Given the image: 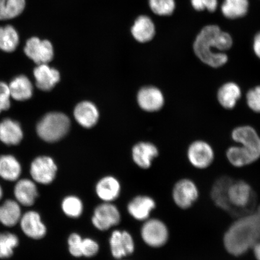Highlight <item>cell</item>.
<instances>
[{
  "label": "cell",
  "mask_w": 260,
  "mask_h": 260,
  "mask_svg": "<svg viewBox=\"0 0 260 260\" xmlns=\"http://www.w3.org/2000/svg\"><path fill=\"white\" fill-rule=\"evenodd\" d=\"M252 188L248 182L233 180L227 190L228 202L231 209H245L248 207L253 196Z\"/></svg>",
  "instance_id": "ba28073f"
},
{
  "label": "cell",
  "mask_w": 260,
  "mask_h": 260,
  "mask_svg": "<svg viewBox=\"0 0 260 260\" xmlns=\"http://www.w3.org/2000/svg\"><path fill=\"white\" fill-rule=\"evenodd\" d=\"M21 167L11 155L0 156V177L8 181L18 180L21 174Z\"/></svg>",
  "instance_id": "484cf974"
},
{
  "label": "cell",
  "mask_w": 260,
  "mask_h": 260,
  "mask_svg": "<svg viewBox=\"0 0 260 260\" xmlns=\"http://www.w3.org/2000/svg\"><path fill=\"white\" fill-rule=\"evenodd\" d=\"M110 246L114 258L121 259L135 251V242L126 231H114L110 239Z\"/></svg>",
  "instance_id": "7c38bea8"
},
{
  "label": "cell",
  "mask_w": 260,
  "mask_h": 260,
  "mask_svg": "<svg viewBox=\"0 0 260 260\" xmlns=\"http://www.w3.org/2000/svg\"><path fill=\"white\" fill-rule=\"evenodd\" d=\"M133 37L139 42L144 43L153 39L155 34L154 22L147 16H140L132 28Z\"/></svg>",
  "instance_id": "603a6c76"
},
{
  "label": "cell",
  "mask_w": 260,
  "mask_h": 260,
  "mask_svg": "<svg viewBox=\"0 0 260 260\" xmlns=\"http://www.w3.org/2000/svg\"><path fill=\"white\" fill-rule=\"evenodd\" d=\"M155 207L156 203L153 198L148 196H138L130 201L127 210L133 218L145 221L149 219Z\"/></svg>",
  "instance_id": "9a60e30c"
},
{
  "label": "cell",
  "mask_w": 260,
  "mask_h": 260,
  "mask_svg": "<svg viewBox=\"0 0 260 260\" xmlns=\"http://www.w3.org/2000/svg\"><path fill=\"white\" fill-rule=\"evenodd\" d=\"M99 251V245L92 239H83L82 245H81V252L82 256L90 258L95 256Z\"/></svg>",
  "instance_id": "8d00e7d4"
},
{
  "label": "cell",
  "mask_w": 260,
  "mask_h": 260,
  "mask_svg": "<svg viewBox=\"0 0 260 260\" xmlns=\"http://www.w3.org/2000/svg\"><path fill=\"white\" fill-rule=\"evenodd\" d=\"M0 97L5 99H10L11 97L9 86L2 81H0Z\"/></svg>",
  "instance_id": "f35d334b"
},
{
  "label": "cell",
  "mask_w": 260,
  "mask_h": 260,
  "mask_svg": "<svg viewBox=\"0 0 260 260\" xmlns=\"http://www.w3.org/2000/svg\"><path fill=\"white\" fill-rule=\"evenodd\" d=\"M232 138L248 151L255 161L260 159V136L254 128L250 125L237 126L233 130Z\"/></svg>",
  "instance_id": "52a82bcc"
},
{
  "label": "cell",
  "mask_w": 260,
  "mask_h": 260,
  "mask_svg": "<svg viewBox=\"0 0 260 260\" xmlns=\"http://www.w3.org/2000/svg\"><path fill=\"white\" fill-rule=\"evenodd\" d=\"M233 44L229 34L217 25H209L197 35L193 47L195 55L203 63L211 68H219L229 61L225 51L230 50Z\"/></svg>",
  "instance_id": "6da1fadb"
},
{
  "label": "cell",
  "mask_w": 260,
  "mask_h": 260,
  "mask_svg": "<svg viewBox=\"0 0 260 260\" xmlns=\"http://www.w3.org/2000/svg\"><path fill=\"white\" fill-rule=\"evenodd\" d=\"M61 209L67 216L78 218L83 213V204L79 197L71 195L64 198L61 203Z\"/></svg>",
  "instance_id": "d6a6232c"
},
{
  "label": "cell",
  "mask_w": 260,
  "mask_h": 260,
  "mask_svg": "<svg viewBox=\"0 0 260 260\" xmlns=\"http://www.w3.org/2000/svg\"><path fill=\"white\" fill-rule=\"evenodd\" d=\"M138 100L141 108L148 112L158 111L165 103L164 94L153 86L146 87L140 90Z\"/></svg>",
  "instance_id": "5bb4252c"
},
{
  "label": "cell",
  "mask_w": 260,
  "mask_h": 260,
  "mask_svg": "<svg viewBox=\"0 0 260 260\" xmlns=\"http://www.w3.org/2000/svg\"><path fill=\"white\" fill-rule=\"evenodd\" d=\"M25 0H0V20L16 18L23 12Z\"/></svg>",
  "instance_id": "f546056e"
},
{
  "label": "cell",
  "mask_w": 260,
  "mask_h": 260,
  "mask_svg": "<svg viewBox=\"0 0 260 260\" xmlns=\"http://www.w3.org/2000/svg\"><path fill=\"white\" fill-rule=\"evenodd\" d=\"M82 237L79 234L73 233L68 238V245H69V251L74 257L79 258L82 256L81 252V245H82Z\"/></svg>",
  "instance_id": "d590c367"
},
{
  "label": "cell",
  "mask_w": 260,
  "mask_h": 260,
  "mask_svg": "<svg viewBox=\"0 0 260 260\" xmlns=\"http://www.w3.org/2000/svg\"><path fill=\"white\" fill-rule=\"evenodd\" d=\"M226 157L229 164L236 168L248 167L256 162L251 155L238 144L227 149Z\"/></svg>",
  "instance_id": "83f0119b"
},
{
  "label": "cell",
  "mask_w": 260,
  "mask_h": 260,
  "mask_svg": "<svg viewBox=\"0 0 260 260\" xmlns=\"http://www.w3.org/2000/svg\"><path fill=\"white\" fill-rule=\"evenodd\" d=\"M171 194L175 206L180 210H187L198 202L200 191L192 179L182 178L175 182Z\"/></svg>",
  "instance_id": "277c9868"
},
{
  "label": "cell",
  "mask_w": 260,
  "mask_h": 260,
  "mask_svg": "<svg viewBox=\"0 0 260 260\" xmlns=\"http://www.w3.org/2000/svg\"><path fill=\"white\" fill-rule=\"evenodd\" d=\"M141 236L149 246L159 248L167 245L170 237L169 228L164 221L158 219L145 220L141 229Z\"/></svg>",
  "instance_id": "5b68a950"
},
{
  "label": "cell",
  "mask_w": 260,
  "mask_h": 260,
  "mask_svg": "<svg viewBox=\"0 0 260 260\" xmlns=\"http://www.w3.org/2000/svg\"><path fill=\"white\" fill-rule=\"evenodd\" d=\"M149 3L152 11L157 15H171L175 11V0H149Z\"/></svg>",
  "instance_id": "836d02e7"
},
{
  "label": "cell",
  "mask_w": 260,
  "mask_h": 260,
  "mask_svg": "<svg viewBox=\"0 0 260 260\" xmlns=\"http://www.w3.org/2000/svg\"><path fill=\"white\" fill-rule=\"evenodd\" d=\"M248 8V0H225L221 7V11L226 18L235 19L245 16Z\"/></svg>",
  "instance_id": "f1b7e54d"
},
{
  "label": "cell",
  "mask_w": 260,
  "mask_h": 260,
  "mask_svg": "<svg viewBox=\"0 0 260 260\" xmlns=\"http://www.w3.org/2000/svg\"><path fill=\"white\" fill-rule=\"evenodd\" d=\"M25 53L37 64H47L53 59V45L47 40L41 41L38 38L28 40L24 48Z\"/></svg>",
  "instance_id": "8fae6325"
},
{
  "label": "cell",
  "mask_w": 260,
  "mask_h": 260,
  "mask_svg": "<svg viewBox=\"0 0 260 260\" xmlns=\"http://www.w3.org/2000/svg\"><path fill=\"white\" fill-rule=\"evenodd\" d=\"M11 96L17 101L30 99L32 94V86L27 77L19 76L15 78L9 84Z\"/></svg>",
  "instance_id": "4316f807"
},
{
  "label": "cell",
  "mask_w": 260,
  "mask_h": 260,
  "mask_svg": "<svg viewBox=\"0 0 260 260\" xmlns=\"http://www.w3.org/2000/svg\"><path fill=\"white\" fill-rule=\"evenodd\" d=\"M18 44V32L12 26L0 27V50L11 53L16 50Z\"/></svg>",
  "instance_id": "4dcf8cb0"
},
{
  "label": "cell",
  "mask_w": 260,
  "mask_h": 260,
  "mask_svg": "<svg viewBox=\"0 0 260 260\" xmlns=\"http://www.w3.org/2000/svg\"><path fill=\"white\" fill-rule=\"evenodd\" d=\"M10 106H11L10 99H3V98L0 97V113L9 109Z\"/></svg>",
  "instance_id": "60d3db41"
},
{
  "label": "cell",
  "mask_w": 260,
  "mask_h": 260,
  "mask_svg": "<svg viewBox=\"0 0 260 260\" xmlns=\"http://www.w3.org/2000/svg\"><path fill=\"white\" fill-rule=\"evenodd\" d=\"M18 245L17 236L9 232L0 233V258L11 257Z\"/></svg>",
  "instance_id": "1f68e13d"
},
{
  "label": "cell",
  "mask_w": 260,
  "mask_h": 260,
  "mask_svg": "<svg viewBox=\"0 0 260 260\" xmlns=\"http://www.w3.org/2000/svg\"><path fill=\"white\" fill-rule=\"evenodd\" d=\"M121 221V214L115 205L105 203L99 205L94 210L92 217L93 225L100 231H106L118 225Z\"/></svg>",
  "instance_id": "30bf717a"
},
{
  "label": "cell",
  "mask_w": 260,
  "mask_h": 260,
  "mask_svg": "<svg viewBox=\"0 0 260 260\" xmlns=\"http://www.w3.org/2000/svg\"><path fill=\"white\" fill-rule=\"evenodd\" d=\"M260 240V214L239 217L227 229L223 237L224 248L230 255L238 257L252 249Z\"/></svg>",
  "instance_id": "7a4b0ae2"
},
{
  "label": "cell",
  "mask_w": 260,
  "mask_h": 260,
  "mask_svg": "<svg viewBox=\"0 0 260 260\" xmlns=\"http://www.w3.org/2000/svg\"><path fill=\"white\" fill-rule=\"evenodd\" d=\"M74 116L81 126L92 127L99 119V113L95 105L88 102L81 103L74 110Z\"/></svg>",
  "instance_id": "cb8c5ba5"
},
{
  "label": "cell",
  "mask_w": 260,
  "mask_h": 260,
  "mask_svg": "<svg viewBox=\"0 0 260 260\" xmlns=\"http://www.w3.org/2000/svg\"><path fill=\"white\" fill-rule=\"evenodd\" d=\"M3 195V191L1 186H0V200H2Z\"/></svg>",
  "instance_id": "7bdbcfd3"
},
{
  "label": "cell",
  "mask_w": 260,
  "mask_h": 260,
  "mask_svg": "<svg viewBox=\"0 0 260 260\" xmlns=\"http://www.w3.org/2000/svg\"><path fill=\"white\" fill-rule=\"evenodd\" d=\"M233 180L229 177H222L217 179L211 187V200L217 207L223 211H230L232 210L228 202L227 190Z\"/></svg>",
  "instance_id": "44dd1931"
},
{
  "label": "cell",
  "mask_w": 260,
  "mask_h": 260,
  "mask_svg": "<svg viewBox=\"0 0 260 260\" xmlns=\"http://www.w3.org/2000/svg\"><path fill=\"white\" fill-rule=\"evenodd\" d=\"M95 191L97 196L105 203H111L119 196L121 184L115 177L107 176L98 182Z\"/></svg>",
  "instance_id": "d6986e66"
},
{
  "label": "cell",
  "mask_w": 260,
  "mask_h": 260,
  "mask_svg": "<svg viewBox=\"0 0 260 260\" xmlns=\"http://www.w3.org/2000/svg\"><path fill=\"white\" fill-rule=\"evenodd\" d=\"M241 97V88L238 84L233 81L223 84L217 93V99L220 105L226 110L235 108Z\"/></svg>",
  "instance_id": "e0dca14e"
},
{
  "label": "cell",
  "mask_w": 260,
  "mask_h": 260,
  "mask_svg": "<svg viewBox=\"0 0 260 260\" xmlns=\"http://www.w3.org/2000/svg\"><path fill=\"white\" fill-rule=\"evenodd\" d=\"M158 155L157 148L151 143H140L133 149V160L140 168L145 170L151 167L152 161Z\"/></svg>",
  "instance_id": "ffe728a7"
},
{
  "label": "cell",
  "mask_w": 260,
  "mask_h": 260,
  "mask_svg": "<svg viewBox=\"0 0 260 260\" xmlns=\"http://www.w3.org/2000/svg\"><path fill=\"white\" fill-rule=\"evenodd\" d=\"M21 216L20 204L17 201L8 200L0 206V222L3 225L13 227L17 225Z\"/></svg>",
  "instance_id": "d4e9b609"
},
{
  "label": "cell",
  "mask_w": 260,
  "mask_h": 260,
  "mask_svg": "<svg viewBox=\"0 0 260 260\" xmlns=\"http://www.w3.org/2000/svg\"><path fill=\"white\" fill-rule=\"evenodd\" d=\"M246 104L253 112L260 113V85L253 87L246 93Z\"/></svg>",
  "instance_id": "e575fe53"
},
{
  "label": "cell",
  "mask_w": 260,
  "mask_h": 260,
  "mask_svg": "<svg viewBox=\"0 0 260 260\" xmlns=\"http://www.w3.org/2000/svg\"><path fill=\"white\" fill-rule=\"evenodd\" d=\"M187 157L191 167L197 170H204L213 164L215 153L209 143L202 140H197L188 146Z\"/></svg>",
  "instance_id": "8992f818"
},
{
  "label": "cell",
  "mask_w": 260,
  "mask_h": 260,
  "mask_svg": "<svg viewBox=\"0 0 260 260\" xmlns=\"http://www.w3.org/2000/svg\"><path fill=\"white\" fill-rule=\"evenodd\" d=\"M191 3L196 11H203L207 10L210 12L215 11L218 4L217 0H191Z\"/></svg>",
  "instance_id": "74e56055"
},
{
  "label": "cell",
  "mask_w": 260,
  "mask_h": 260,
  "mask_svg": "<svg viewBox=\"0 0 260 260\" xmlns=\"http://www.w3.org/2000/svg\"><path fill=\"white\" fill-rule=\"evenodd\" d=\"M23 137L20 125L12 119H6L0 122V140L8 145H16Z\"/></svg>",
  "instance_id": "7402d4cb"
},
{
  "label": "cell",
  "mask_w": 260,
  "mask_h": 260,
  "mask_svg": "<svg viewBox=\"0 0 260 260\" xmlns=\"http://www.w3.org/2000/svg\"><path fill=\"white\" fill-rule=\"evenodd\" d=\"M57 167L54 161L47 156H40L31 162L30 175L35 183L48 185L56 178Z\"/></svg>",
  "instance_id": "9c48e42d"
},
{
  "label": "cell",
  "mask_w": 260,
  "mask_h": 260,
  "mask_svg": "<svg viewBox=\"0 0 260 260\" xmlns=\"http://www.w3.org/2000/svg\"><path fill=\"white\" fill-rule=\"evenodd\" d=\"M253 255L256 260H260V240L252 247Z\"/></svg>",
  "instance_id": "b9f144b4"
},
{
  "label": "cell",
  "mask_w": 260,
  "mask_h": 260,
  "mask_svg": "<svg viewBox=\"0 0 260 260\" xmlns=\"http://www.w3.org/2000/svg\"><path fill=\"white\" fill-rule=\"evenodd\" d=\"M14 196L16 201L22 206H32L38 197L35 182L27 178L18 181L14 187Z\"/></svg>",
  "instance_id": "2e32d148"
},
{
  "label": "cell",
  "mask_w": 260,
  "mask_h": 260,
  "mask_svg": "<svg viewBox=\"0 0 260 260\" xmlns=\"http://www.w3.org/2000/svg\"><path fill=\"white\" fill-rule=\"evenodd\" d=\"M253 50L255 56L260 59V31L255 35L253 39Z\"/></svg>",
  "instance_id": "ab89813d"
},
{
  "label": "cell",
  "mask_w": 260,
  "mask_h": 260,
  "mask_svg": "<svg viewBox=\"0 0 260 260\" xmlns=\"http://www.w3.org/2000/svg\"><path fill=\"white\" fill-rule=\"evenodd\" d=\"M70 121L61 113H50L43 117L37 126L40 137L48 142H54L66 135L70 129Z\"/></svg>",
  "instance_id": "3957f363"
},
{
  "label": "cell",
  "mask_w": 260,
  "mask_h": 260,
  "mask_svg": "<svg viewBox=\"0 0 260 260\" xmlns=\"http://www.w3.org/2000/svg\"><path fill=\"white\" fill-rule=\"evenodd\" d=\"M34 76L37 87L44 91L53 89L59 81L60 77L58 71L47 64H39L34 70Z\"/></svg>",
  "instance_id": "ac0fdd59"
},
{
  "label": "cell",
  "mask_w": 260,
  "mask_h": 260,
  "mask_svg": "<svg viewBox=\"0 0 260 260\" xmlns=\"http://www.w3.org/2000/svg\"><path fill=\"white\" fill-rule=\"evenodd\" d=\"M258 211V212L260 214V206L258 207V209H257V211Z\"/></svg>",
  "instance_id": "ee69618b"
},
{
  "label": "cell",
  "mask_w": 260,
  "mask_h": 260,
  "mask_svg": "<svg viewBox=\"0 0 260 260\" xmlns=\"http://www.w3.org/2000/svg\"><path fill=\"white\" fill-rule=\"evenodd\" d=\"M19 223L22 232L32 239H41L46 235V226L42 222L40 214L37 211H27L22 215Z\"/></svg>",
  "instance_id": "4fadbf2b"
}]
</instances>
